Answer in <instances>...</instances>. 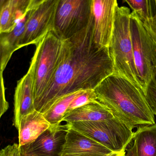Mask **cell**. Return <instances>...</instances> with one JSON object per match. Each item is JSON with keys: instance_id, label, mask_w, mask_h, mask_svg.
<instances>
[{"instance_id": "cell-25", "label": "cell", "mask_w": 156, "mask_h": 156, "mask_svg": "<svg viewBox=\"0 0 156 156\" xmlns=\"http://www.w3.org/2000/svg\"><path fill=\"white\" fill-rule=\"evenodd\" d=\"M126 155V151L121 152H112L110 154L104 156H124Z\"/></svg>"}, {"instance_id": "cell-26", "label": "cell", "mask_w": 156, "mask_h": 156, "mask_svg": "<svg viewBox=\"0 0 156 156\" xmlns=\"http://www.w3.org/2000/svg\"><path fill=\"white\" fill-rule=\"evenodd\" d=\"M7 0H0V13L2 10L4 6L7 2Z\"/></svg>"}, {"instance_id": "cell-15", "label": "cell", "mask_w": 156, "mask_h": 156, "mask_svg": "<svg viewBox=\"0 0 156 156\" xmlns=\"http://www.w3.org/2000/svg\"><path fill=\"white\" fill-rule=\"evenodd\" d=\"M37 0H7L0 13V33L12 29Z\"/></svg>"}, {"instance_id": "cell-1", "label": "cell", "mask_w": 156, "mask_h": 156, "mask_svg": "<svg viewBox=\"0 0 156 156\" xmlns=\"http://www.w3.org/2000/svg\"><path fill=\"white\" fill-rule=\"evenodd\" d=\"M93 26L92 16L85 28L63 40L61 62L49 86L34 104L35 111L44 113L62 97L79 91L94 90L113 74L109 49L94 44Z\"/></svg>"}, {"instance_id": "cell-27", "label": "cell", "mask_w": 156, "mask_h": 156, "mask_svg": "<svg viewBox=\"0 0 156 156\" xmlns=\"http://www.w3.org/2000/svg\"><path fill=\"white\" fill-rule=\"evenodd\" d=\"M20 153H21V156H36L33 155L29 154H27L25 152L22 150V149H20Z\"/></svg>"}, {"instance_id": "cell-10", "label": "cell", "mask_w": 156, "mask_h": 156, "mask_svg": "<svg viewBox=\"0 0 156 156\" xmlns=\"http://www.w3.org/2000/svg\"><path fill=\"white\" fill-rule=\"evenodd\" d=\"M68 130L66 124L51 125L33 143L19 147L34 156H61Z\"/></svg>"}, {"instance_id": "cell-14", "label": "cell", "mask_w": 156, "mask_h": 156, "mask_svg": "<svg viewBox=\"0 0 156 156\" xmlns=\"http://www.w3.org/2000/svg\"><path fill=\"white\" fill-rule=\"evenodd\" d=\"M51 125L44 114L37 111L24 116L17 130L19 147L33 143Z\"/></svg>"}, {"instance_id": "cell-13", "label": "cell", "mask_w": 156, "mask_h": 156, "mask_svg": "<svg viewBox=\"0 0 156 156\" xmlns=\"http://www.w3.org/2000/svg\"><path fill=\"white\" fill-rule=\"evenodd\" d=\"M34 5L12 29L0 33V71L2 72L5 69L13 53L19 49V42L23 34L26 24L31 10Z\"/></svg>"}, {"instance_id": "cell-20", "label": "cell", "mask_w": 156, "mask_h": 156, "mask_svg": "<svg viewBox=\"0 0 156 156\" xmlns=\"http://www.w3.org/2000/svg\"><path fill=\"white\" fill-rule=\"evenodd\" d=\"M98 102H99V101L97 100V96L94 90H87L73 100L68 109L66 114L84 105Z\"/></svg>"}, {"instance_id": "cell-6", "label": "cell", "mask_w": 156, "mask_h": 156, "mask_svg": "<svg viewBox=\"0 0 156 156\" xmlns=\"http://www.w3.org/2000/svg\"><path fill=\"white\" fill-rule=\"evenodd\" d=\"M68 127L94 140L113 152L126 151L133 140L134 132L115 117L95 122L66 124Z\"/></svg>"}, {"instance_id": "cell-19", "label": "cell", "mask_w": 156, "mask_h": 156, "mask_svg": "<svg viewBox=\"0 0 156 156\" xmlns=\"http://www.w3.org/2000/svg\"><path fill=\"white\" fill-rule=\"evenodd\" d=\"M133 12L141 21L147 20L156 14L155 1L151 0H126Z\"/></svg>"}, {"instance_id": "cell-4", "label": "cell", "mask_w": 156, "mask_h": 156, "mask_svg": "<svg viewBox=\"0 0 156 156\" xmlns=\"http://www.w3.org/2000/svg\"><path fill=\"white\" fill-rule=\"evenodd\" d=\"M130 28L136 67L144 93L156 71V12L154 16L144 21L131 12Z\"/></svg>"}, {"instance_id": "cell-12", "label": "cell", "mask_w": 156, "mask_h": 156, "mask_svg": "<svg viewBox=\"0 0 156 156\" xmlns=\"http://www.w3.org/2000/svg\"><path fill=\"white\" fill-rule=\"evenodd\" d=\"M112 152L98 142L68 127L61 156H104Z\"/></svg>"}, {"instance_id": "cell-8", "label": "cell", "mask_w": 156, "mask_h": 156, "mask_svg": "<svg viewBox=\"0 0 156 156\" xmlns=\"http://www.w3.org/2000/svg\"><path fill=\"white\" fill-rule=\"evenodd\" d=\"M59 0H38L32 8L19 44V49L36 45L55 27Z\"/></svg>"}, {"instance_id": "cell-28", "label": "cell", "mask_w": 156, "mask_h": 156, "mask_svg": "<svg viewBox=\"0 0 156 156\" xmlns=\"http://www.w3.org/2000/svg\"><path fill=\"white\" fill-rule=\"evenodd\" d=\"M155 3L156 12V0H155Z\"/></svg>"}, {"instance_id": "cell-5", "label": "cell", "mask_w": 156, "mask_h": 156, "mask_svg": "<svg viewBox=\"0 0 156 156\" xmlns=\"http://www.w3.org/2000/svg\"><path fill=\"white\" fill-rule=\"evenodd\" d=\"M36 46L31 61L34 66V104L49 86L61 62L63 40L50 31Z\"/></svg>"}, {"instance_id": "cell-11", "label": "cell", "mask_w": 156, "mask_h": 156, "mask_svg": "<svg viewBox=\"0 0 156 156\" xmlns=\"http://www.w3.org/2000/svg\"><path fill=\"white\" fill-rule=\"evenodd\" d=\"M34 66L17 82L14 94L13 125L18 130L21 119L35 111L34 104Z\"/></svg>"}, {"instance_id": "cell-21", "label": "cell", "mask_w": 156, "mask_h": 156, "mask_svg": "<svg viewBox=\"0 0 156 156\" xmlns=\"http://www.w3.org/2000/svg\"><path fill=\"white\" fill-rule=\"evenodd\" d=\"M144 94L150 110L156 115V71L147 84Z\"/></svg>"}, {"instance_id": "cell-9", "label": "cell", "mask_w": 156, "mask_h": 156, "mask_svg": "<svg viewBox=\"0 0 156 156\" xmlns=\"http://www.w3.org/2000/svg\"><path fill=\"white\" fill-rule=\"evenodd\" d=\"M118 5L116 0H92L94 42L98 47L109 48Z\"/></svg>"}, {"instance_id": "cell-3", "label": "cell", "mask_w": 156, "mask_h": 156, "mask_svg": "<svg viewBox=\"0 0 156 156\" xmlns=\"http://www.w3.org/2000/svg\"><path fill=\"white\" fill-rule=\"evenodd\" d=\"M131 13L128 7H116L113 32L108 49L113 65V74L126 79L143 90L134 58L130 28Z\"/></svg>"}, {"instance_id": "cell-2", "label": "cell", "mask_w": 156, "mask_h": 156, "mask_svg": "<svg viewBox=\"0 0 156 156\" xmlns=\"http://www.w3.org/2000/svg\"><path fill=\"white\" fill-rule=\"evenodd\" d=\"M94 90L98 100L132 130L155 124L144 93L126 79L112 74Z\"/></svg>"}, {"instance_id": "cell-24", "label": "cell", "mask_w": 156, "mask_h": 156, "mask_svg": "<svg viewBox=\"0 0 156 156\" xmlns=\"http://www.w3.org/2000/svg\"><path fill=\"white\" fill-rule=\"evenodd\" d=\"M124 156H137L136 145L134 143L133 147L127 150V154Z\"/></svg>"}, {"instance_id": "cell-22", "label": "cell", "mask_w": 156, "mask_h": 156, "mask_svg": "<svg viewBox=\"0 0 156 156\" xmlns=\"http://www.w3.org/2000/svg\"><path fill=\"white\" fill-rule=\"evenodd\" d=\"M9 108V103L5 97L4 84L3 72L0 71V114L3 115L6 112Z\"/></svg>"}, {"instance_id": "cell-23", "label": "cell", "mask_w": 156, "mask_h": 156, "mask_svg": "<svg viewBox=\"0 0 156 156\" xmlns=\"http://www.w3.org/2000/svg\"><path fill=\"white\" fill-rule=\"evenodd\" d=\"M0 156H21L19 145H9L0 151Z\"/></svg>"}, {"instance_id": "cell-7", "label": "cell", "mask_w": 156, "mask_h": 156, "mask_svg": "<svg viewBox=\"0 0 156 156\" xmlns=\"http://www.w3.org/2000/svg\"><path fill=\"white\" fill-rule=\"evenodd\" d=\"M92 0H59L54 32L61 40L84 29L92 18Z\"/></svg>"}, {"instance_id": "cell-29", "label": "cell", "mask_w": 156, "mask_h": 156, "mask_svg": "<svg viewBox=\"0 0 156 156\" xmlns=\"http://www.w3.org/2000/svg\"><path fill=\"white\" fill-rule=\"evenodd\" d=\"M2 115H1V114H0V119H1V117H2Z\"/></svg>"}, {"instance_id": "cell-17", "label": "cell", "mask_w": 156, "mask_h": 156, "mask_svg": "<svg viewBox=\"0 0 156 156\" xmlns=\"http://www.w3.org/2000/svg\"><path fill=\"white\" fill-rule=\"evenodd\" d=\"M133 140L137 156H156V123L137 128Z\"/></svg>"}, {"instance_id": "cell-18", "label": "cell", "mask_w": 156, "mask_h": 156, "mask_svg": "<svg viewBox=\"0 0 156 156\" xmlns=\"http://www.w3.org/2000/svg\"><path fill=\"white\" fill-rule=\"evenodd\" d=\"M86 90H80L66 95L56 101L44 114L51 125L61 124L63 118L74 99Z\"/></svg>"}, {"instance_id": "cell-16", "label": "cell", "mask_w": 156, "mask_h": 156, "mask_svg": "<svg viewBox=\"0 0 156 156\" xmlns=\"http://www.w3.org/2000/svg\"><path fill=\"white\" fill-rule=\"evenodd\" d=\"M114 117L107 107L99 102L84 105L66 114L62 122L71 124L78 122L102 121Z\"/></svg>"}]
</instances>
